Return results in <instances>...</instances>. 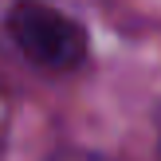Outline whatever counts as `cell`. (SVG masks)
<instances>
[{
    "label": "cell",
    "instance_id": "cell-2",
    "mask_svg": "<svg viewBox=\"0 0 161 161\" xmlns=\"http://www.w3.org/2000/svg\"><path fill=\"white\" fill-rule=\"evenodd\" d=\"M8 134H12V98H8L4 83H0V157L8 149Z\"/></svg>",
    "mask_w": 161,
    "mask_h": 161
},
{
    "label": "cell",
    "instance_id": "cell-1",
    "mask_svg": "<svg viewBox=\"0 0 161 161\" xmlns=\"http://www.w3.org/2000/svg\"><path fill=\"white\" fill-rule=\"evenodd\" d=\"M8 36L43 71H75L86 55V31L47 0H16L8 12Z\"/></svg>",
    "mask_w": 161,
    "mask_h": 161
}]
</instances>
